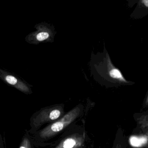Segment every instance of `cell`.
I'll return each instance as SVG.
<instances>
[{"label": "cell", "instance_id": "obj_1", "mask_svg": "<svg viewBox=\"0 0 148 148\" xmlns=\"http://www.w3.org/2000/svg\"><path fill=\"white\" fill-rule=\"evenodd\" d=\"M79 112L78 108L70 111L60 120L45 128L42 132L41 135L43 136V137H48L60 132L65 127L70 124L76 119L79 114Z\"/></svg>", "mask_w": 148, "mask_h": 148}, {"label": "cell", "instance_id": "obj_2", "mask_svg": "<svg viewBox=\"0 0 148 148\" xmlns=\"http://www.w3.org/2000/svg\"><path fill=\"white\" fill-rule=\"evenodd\" d=\"M0 79L6 84L12 86L21 92L26 93L29 92V87L24 81L14 74L1 68Z\"/></svg>", "mask_w": 148, "mask_h": 148}, {"label": "cell", "instance_id": "obj_3", "mask_svg": "<svg viewBox=\"0 0 148 148\" xmlns=\"http://www.w3.org/2000/svg\"><path fill=\"white\" fill-rule=\"evenodd\" d=\"M113 148H131L129 142L122 128L117 129Z\"/></svg>", "mask_w": 148, "mask_h": 148}, {"label": "cell", "instance_id": "obj_4", "mask_svg": "<svg viewBox=\"0 0 148 148\" xmlns=\"http://www.w3.org/2000/svg\"><path fill=\"white\" fill-rule=\"evenodd\" d=\"M134 118L136 123V128L134 131L148 128V114L136 113L134 114Z\"/></svg>", "mask_w": 148, "mask_h": 148}, {"label": "cell", "instance_id": "obj_5", "mask_svg": "<svg viewBox=\"0 0 148 148\" xmlns=\"http://www.w3.org/2000/svg\"><path fill=\"white\" fill-rule=\"evenodd\" d=\"M77 140L73 137H69L62 142L57 148H75L79 144Z\"/></svg>", "mask_w": 148, "mask_h": 148}, {"label": "cell", "instance_id": "obj_6", "mask_svg": "<svg viewBox=\"0 0 148 148\" xmlns=\"http://www.w3.org/2000/svg\"><path fill=\"white\" fill-rule=\"evenodd\" d=\"M61 112L58 109H54L50 113L49 115V119L51 120H57L61 115Z\"/></svg>", "mask_w": 148, "mask_h": 148}, {"label": "cell", "instance_id": "obj_7", "mask_svg": "<svg viewBox=\"0 0 148 148\" xmlns=\"http://www.w3.org/2000/svg\"><path fill=\"white\" fill-rule=\"evenodd\" d=\"M133 134L135 135L143 136L148 138V128L144 129L137 131H133Z\"/></svg>", "mask_w": 148, "mask_h": 148}, {"label": "cell", "instance_id": "obj_8", "mask_svg": "<svg viewBox=\"0 0 148 148\" xmlns=\"http://www.w3.org/2000/svg\"><path fill=\"white\" fill-rule=\"evenodd\" d=\"M49 34L47 32H41L36 35V39L39 41H42L48 38Z\"/></svg>", "mask_w": 148, "mask_h": 148}, {"label": "cell", "instance_id": "obj_9", "mask_svg": "<svg viewBox=\"0 0 148 148\" xmlns=\"http://www.w3.org/2000/svg\"><path fill=\"white\" fill-rule=\"evenodd\" d=\"M110 76L111 77L115 79H120L122 78L121 74L117 69H113L110 72Z\"/></svg>", "mask_w": 148, "mask_h": 148}, {"label": "cell", "instance_id": "obj_10", "mask_svg": "<svg viewBox=\"0 0 148 148\" xmlns=\"http://www.w3.org/2000/svg\"><path fill=\"white\" fill-rule=\"evenodd\" d=\"M143 2L145 4V6L148 7V0H144L143 1Z\"/></svg>", "mask_w": 148, "mask_h": 148}, {"label": "cell", "instance_id": "obj_11", "mask_svg": "<svg viewBox=\"0 0 148 148\" xmlns=\"http://www.w3.org/2000/svg\"><path fill=\"white\" fill-rule=\"evenodd\" d=\"M144 148H148V143H147V144H146V145H145V146H144Z\"/></svg>", "mask_w": 148, "mask_h": 148}, {"label": "cell", "instance_id": "obj_12", "mask_svg": "<svg viewBox=\"0 0 148 148\" xmlns=\"http://www.w3.org/2000/svg\"><path fill=\"white\" fill-rule=\"evenodd\" d=\"M20 148H28L26 147H24V146H21V147H20Z\"/></svg>", "mask_w": 148, "mask_h": 148}]
</instances>
